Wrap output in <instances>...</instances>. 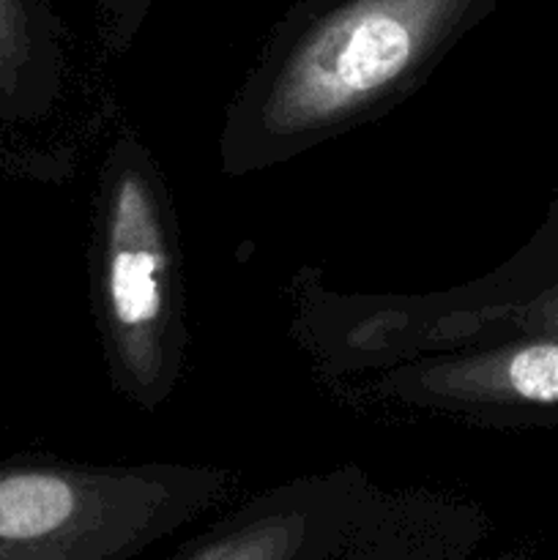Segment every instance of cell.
Returning <instances> with one entry per match:
<instances>
[{
  "label": "cell",
  "mask_w": 558,
  "mask_h": 560,
  "mask_svg": "<svg viewBox=\"0 0 558 560\" xmlns=\"http://www.w3.org/2000/svg\"><path fill=\"white\" fill-rule=\"evenodd\" d=\"M479 503L438 490H381L334 560H474L485 545Z\"/></svg>",
  "instance_id": "obj_6"
},
{
  "label": "cell",
  "mask_w": 558,
  "mask_h": 560,
  "mask_svg": "<svg viewBox=\"0 0 558 560\" xmlns=\"http://www.w3.org/2000/svg\"><path fill=\"white\" fill-rule=\"evenodd\" d=\"M115 52H126L151 14L153 0H93Z\"/></svg>",
  "instance_id": "obj_8"
},
{
  "label": "cell",
  "mask_w": 558,
  "mask_h": 560,
  "mask_svg": "<svg viewBox=\"0 0 558 560\" xmlns=\"http://www.w3.org/2000/svg\"><path fill=\"white\" fill-rule=\"evenodd\" d=\"M63 85L66 27L49 0H0V126L47 118Z\"/></svg>",
  "instance_id": "obj_7"
},
{
  "label": "cell",
  "mask_w": 558,
  "mask_h": 560,
  "mask_svg": "<svg viewBox=\"0 0 558 560\" xmlns=\"http://www.w3.org/2000/svg\"><path fill=\"white\" fill-rule=\"evenodd\" d=\"M91 301L109 383L153 413L184 375L189 320L173 195L131 131L115 137L98 170Z\"/></svg>",
  "instance_id": "obj_2"
},
{
  "label": "cell",
  "mask_w": 558,
  "mask_h": 560,
  "mask_svg": "<svg viewBox=\"0 0 558 560\" xmlns=\"http://www.w3.org/2000/svg\"><path fill=\"white\" fill-rule=\"evenodd\" d=\"M383 487L356 465L246 498L167 560H334Z\"/></svg>",
  "instance_id": "obj_5"
},
{
  "label": "cell",
  "mask_w": 558,
  "mask_h": 560,
  "mask_svg": "<svg viewBox=\"0 0 558 560\" xmlns=\"http://www.w3.org/2000/svg\"><path fill=\"white\" fill-rule=\"evenodd\" d=\"M375 397L481 427L558 421V339L441 350L372 372Z\"/></svg>",
  "instance_id": "obj_4"
},
{
  "label": "cell",
  "mask_w": 558,
  "mask_h": 560,
  "mask_svg": "<svg viewBox=\"0 0 558 560\" xmlns=\"http://www.w3.org/2000/svg\"><path fill=\"white\" fill-rule=\"evenodd\" d=\"M501 0H295L219 131L244 178L372 124L410 96Z\"/></svg>",
  "instance_id": "obj_1"
},
{
  "label": "cell",
  "mask_w": 558,
  "mask_h": 560,
  "mask_svg": "<svg viewBox=\"0 0 558 560\" xmlns=\"http://www.w3.org/2000/svg\"><path fill=\"white\" fill-rule=\"evenodd\" d=\"M490 560H531V556L525 550H503L498 556H492Z\"/></svg>",
  "instance_id": "obj_9"
},
{
  "label": "cell",
  "mask_w": 558,
  "mask_h": 560,
  "mask_svg": "<svg viewBox=\"0 0 558 560\" xmlns=\"http://www.w3.org/2000/svg\"><path fill=\"white\" fill-rule=\"evenodd\" d=\"M233 481L208 465L0 459V560H135Z\"/></svg>",
  "instance_id": "obj_3"
}]
</instances>
